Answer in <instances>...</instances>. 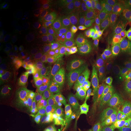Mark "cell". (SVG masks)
Here are the masks:
<instances>
[{"label": "cell", "mask_w": 131, "mask_h": 131, "mask_svg": "<svg viewBox=\"0 0 131 131\" xmlns=\"http://www.w3.org/2000/svg\"><path fill=\"white\" fill-rule=\"evenodd\" d=\"M118 86L131 88V68L127 64L118 69Z\"/></svg>", "instance_id": "obj_14"}, {"label": "cell", "mask_w": 131, "mask_h": 131, "mask_svg": "<svg viewBox=\"0 0 131 131\" xmlns=\"http://www.w3.org/2000/svg\"><path fill=\"white\" fill-rule=\"evenodd\" d=\"M96 124L91 118H86L81 121L77 126L76 131H95Z\"/></svg>", "instance_id": "obj_22"}, {"label": "cell", "mask_w": 131, "mask_h": 131, "mask_svg": "<svg viewBox=\"0 0 131 131\" xmlns=\"http://www.w3.org/2000/svg\"><path fill=\"white\" fill-rule=\"evenodd\" d=\"M35 131H45V130H40V129H35Z\"/></svg>", "instance_id": "obj_39"}, {"label": "cell", "mask_w": 131, "mask_h": 131, "mask_svg": "<svg viewBox=\"0 0 131 131\" xmlns=\"http://www.w3.org/2000/svg\"><path fill=\"white\" fill-rule=\"evenodd\" d=\"M103 95L104 101L109 105L114 106L121 103L118 86L107 87L104 90Z\"/></svg>", "instance_id": "obj_12"}, {"label": "cell", "mask_w": 131, "mask_h": 131, "mask_svg": "<svg viewBox=\"0 0 131 131\" xmlns=\"http://www.w3.org/2000/svg\"><path fill=\"white\" fill-rule=\"evenodd\" d=\"M126 114L124 111L115 112L107 119V131H119L126 126Z\"/></svg>", "instance_id": "obj_6"}, {"label": "cell", "mask_w": 131, "mask_h": 131, "mask_svg": "<svg viewBox=\"0 0 131 131\" xmlns=\"http://www.w3.org/2000/svg\"><path fill=\"white\" fill-rule=\"evenodd\" d=\"M42 92L40 88L35 87L32 89L29 98V105L32 108L38 107L42 101Z\"/></svg>", "instance_id": "obj_18"}, {"label": "cell", "mask_w": 131, "mask_h": 131, "mask_svg": "<svg viewBox=\"0 0 131 131\" xmlns=\"http://www.w3.org/2000/svg\"><path fill=\"white\" fill-rule=\"evenodd\" d=\"M60 124V119L56 114H51L46 119V125L50 129H55L58 127Z\"/></svg>", "instance_id": "obj_24"}, {"label": "cell", "mask_w": 131, "mask_h": 131, "mask_svg": "<svg viewBox=\"0 0 131 131\" xmlns=\"http://www.w3.org/2000/svg\"><path fill=\"white\" fill-rule=\"evenodd\" d=\"M121 29L117 24H109L103 31L100 38L98 52L101 54H106L111 44L121 34Z\"/></svg>", "instance_id": "obj_3"}, {"label": "cell", "mask_w": 131, "mask_h": 131, "mask_svg": "<svg viewBox=\"0 0 131 131\" xmlns=\"http://www.w3.org/2000/svg\"><path fill=\"white\" fill-rule=\"evenodd\" d=\"M86 14L88 17L94 21H100L105 19V15L103 11L97 7L91 6L88 8L86 11Z\"/></svg>", "instance_id": "obj_21"}, {"label": "cell", "mask_w": 131, "mask_h": 131, "mask_svg": "<svg viewBox=\"0 0 131 131\" xmlns=\"http://www.w3.org/2000/svg\"><path fill=\"white\" fill-rule=\"evenodd\" d=\"M124 3L122 1H114V0H105V1H98L96 3L98 7L106 12L112 10L122 8Z\"/></svg>", "instance_id": "obj_20"}, {"label": "cell", "mask_w": 131, "mask_h": 131, "mask_svg": "<svg viewBox=\"0 0 131 131\" xmlns=\"http://www.w3.org/2000/svg\"><path fill=\"white\" fill-rule=\"evenodd\" d=\"M109 25L106 19L100 21H94L83 27V33L87 41L94 42L100 38L103 31Z\"/></svg>", "instance_id": "obj_4"}, {"label": "cell", "mask_w": 131, "mask_h": 131, "mask_svg": "<svg viewBox=\"0 0 131 131\" xmlns=\"http://www.w3.org/2000/svg\"><path fill=\"white\" fill-rule=\"evenodd\" d=\"M120 93L121 104L126 108L131 107V88L125 86H118Z\"/></svg>", "instance_id": "obj_19"}, {"label": "cell", "mask_w": 131, "mask_h": 131, "mask_svg": "<svg viewBox=\"0 0 131 131\" xmlns=\"http://www.w3.org/2000/svg\"><path fill=\"white\" fill-rule=\"evenodd\" d=\"M129 65H130V68H131V61L130 62V64H129Z\"/></svg>", "instance_id": "obj_40"}, {"label": "cell", "mask_w": 131, "mask_h": 131, "mask_svg": "<svg viewBox=\"0 0 131 131\" xmlns=\"http://www.w3.org/2000/svg\"><path fill=\"white\" fill-rule=\"evenodd\" d=\"M57 37H58V32L56 28L52 26H49L46 27L41 32L38 42L42 47L47 48L52 46L55 43Z\"/></svg>", "instance_id": "obj_8"}, {"label": "cell", "mask_w": 131, "mask_h": 131, "mask_svg": "<svg viewBox=\"0 0 131 131\" xmlns=\"http://www.w3.org/2000/svg\"><path fill=\"white\" fill-rule=\"evenodd\" d=\"M1 85L10 91L15 85V80L12 77L7 75L3 78V80L1 81Z\"/></svg>", "instance_id": "obj_26"}, {"label": "cell", "mask_w": 131, "mask_h": 131, "mask_svg": "<svg viewBox=\"0 0 131 131\" xmlns=\"http://www.w3.org/2000/svg\"><path fill=\"white\" fill-rule=\"evenodd\" d=\"M13 3H14V4L15 5V6H18H18H21V5L25 4L26 1H18V0H16V1H13Z\"/></svg>", "instance_id": "obj_32"}, {"label": "cell", "mask_w": 131, "mask_h": 131, "mask_svg": "<svg viewBox=\"0 0 131 131\" xmlns=\"http://www.w3.org/2000/svg\"><path fill=\"white\" fill-rule=\"evenodd\" d=\"M97 80L100 84L106 85L107 87L118 86V69L114 68L106 64L103 67Z\"/></svg>", "instance_id": "obj_5"}, {"label": "cell", "mask_w": 131, "mask_h": 131, "mask_svg": "<svg viewBox=\"0 0 131 131\" xmlns=\"http://www.w3.org/2000/svg\"><path fill=\"white\" fill-rule=\"evenodd\" d=\"M95 131H107V130H104V129L98 128V129H96V130Z\"/></svg>", "instance_id": "obj_37"}, {"label": "cell", "mask_w": 131, "mask_h": 131, "mask_svg": "<svg viewBox=\"0 0 131 131\" xmlns=\"http://www.w3.org/2000/svg\"><path fill=\"white\" fill-rule=\"evenodd\" d=\"M64 46L63 45H61V44H58L56 46V47H55V49H57V50H61V49H62L64 47Z\"/></svg>", "instance_id": "obj_35"}, {"label": "cell", "mask_w": 131, "mask_h": 131, "mask_svg": "<svg viewBox=\"0 0 131 131\" xmlns=\"http://www.w3.org/2000/svg\"><path fill=\"white\" fill-rule=\"evenodd\" d=\"M35 125L37 129L45 130L46 125V120L41 113L38 112L35 116Z\"/></svg>", "instance_id": "obj_25"}, {"label": "cell", "mask_w": 131, "mask_h": 131, "mask_svg": "<svg viewBox=\"0 0 131 131\" xmlns=\"http://www.w3.org/2000/svg\"><path fill=\"white\" fill-rule=\"evenodd\" d=\"M57 69L58 72L66 75L73 72L75 69V59L70 55H64L60 57L57 64Z\"/></svg>", "instance_id": "obj_9"}, {"label": "cell", "mask_w": 131, "mask_h": 131, "mask_svg": "<svg viewBox=\"0 0 131 131\" xmlns=\"http://www.w3.org/2000/svg\"><path fill=\"white\" fill-rule=\"evenodd\" d=\"M102 66V60L97 54H91L84 59L83 67L89 72L98 71Z\"/></svg>", "instance_id": "obj_11"}, {"label": "cell", "mask_w": 131, "mask_h": 131, "mask_svg": "<svg viewBox=\"0 0 131 131\" xmlns=\"http://www.w3.org/2000/svg\"><path fill=\"white\" fill-rule=\"evenodd\" d=\"M15 118L19 119L26 126L32 124L33 122L32 113L27 107H19L13 111Z\"/></svg>", "instance_id": "obj_13"}, {"label": "cell", "mask_w": 131, "mask_h": 131, "mask_svg": "<svg viewBox=\"0 0 131 131\" xmlns=\"http://www.w3.org/2000/svg\"><path fill=\"white\" fill-rule=\"evenodd\" d=\"M51 131H64V130L63 129L61 128V127H57V128L52 129Z\"/></svg>", "instance_id": "obj_36"}, {"label": "cell", "mask_w": 131, "mask_h": 131, "mask_svg": "<svg viewBox=\"0 0 131 131\" xmlns=\"http://www.w3.org/2000/svg\"><path fill=\"white\" fill-rule=\"evenodd\" d=\"M9 90L6 89L4 86L1 85V103H6L7 101L9 95Z\"/></svg>", "instance_id": "obj_29"}, {"label": "cell", "mask_w": 131, "mask_h": 131, "mask_svg": "<svg viewBox=\"0 0 131 131\" xmlns=\"http://www.w3.org/2000/svg\"><path fill=\"white\" fill-rule=\"evenodd\" d=\"M61 37L65 40L67 45H70L75 41V36L72 31L68 28H64L61 32Z\"/></svg>", "instance_id": "obj_23"}, {"label": "cell", "mask_w": 131, "mask_h": 131, "mask_svg": "<svg viewBox=\"0 0 131 131\" xmlns=\"http://www.w3.org/2000/svg\"><path fill=\"white\" fill-rule=\"evenodd\" d=\"M95 1H83V3L86 6H91L94 3Z\"/></svg>", "instance_id": "obj_34"}, {"label": "cell", "mask_w": 131, "mask_h": 131, "mask_svg": "<svg viewBox=\"0 0 131 131\" xmlns=\"http://www.w3.org/2000/svg\"><path fill=\"white\" fill-rule=\"evenodd\" d=\"M42 57L41 54L37 51H33L30 57V63L32 66L38 67L41 63Z\"/></svg>", "instance_id": "obj_28"}, {"label": "cell", "mask_w": 131, "mask_h": 131, "mask_svg": "<svg viewBox=\"0 0 131 131\" xmlns=\"http://www.w3.org/2000/svg\"><path fill=\"white\" fill-rule=\"evenodd\" d=\"M26 95V89L22 84L16 86L9 96V103L12 106L16 105L23 101Z\"/></svg>", "instance_id": "obj_15"}, {"label": "cell", "mask_w": 131, "mask_h": 131, "mask_svg": "<svg viewBox=\"0 0 131 131\" xmlns=\"http://www.w3.org/2000/svg\"><path fill=\"white\" fill-rule=\"evenodd\" d=\"M56 68L51 64L44 63L39 66L38 72L42 78L50 80L56 75Z\"/></svg>", "instance_id": "obj_17"}, {"label": "cell", "mask_w": 131, "mask_h": 131, "mask_svg": "<svg viewBox=\"0 0 131 131\" xmlns=\"http://www.w3.org/2000/svg\"><path fill=\"white\" fill-rule=\"evenodd\" d=\"M131 52V30L121 33L108 49L107 57L118 53Z\"/></svg>", "instance_id": "obj_2"}, {"label": "cell", "mask_w": 131, "mask_h": 131, "mask_svg": "<svg viewBox=\"0 0 131 131\" xmlns=\"http://www.w3.org/2000/svg\"><path fill=\"white\" fill-rule=\"evenodd\" d=\"M119 131H131V126H126Z\"/></svg>", "instance_id": "obj_33"}, {"label": "cell", "mask_w": 131, "mask_h": 131, "mask_svg": "<svg viewBox=\"0 0 131 131\" xmlns=\"http://www.w3.org/2000/svg\"><path fill=\"white\" fill-rule=\"evenodd\" d=\"M10 126L13 131H24L26 129L25 124L19 119L16 118L12 119Z\"/></svg>", "instance_id": "obj_27"}, {"label": "cell", "mask_w": 131, "mask_h": 131, "mask_svg": "<svg viewBox=\"0 0 131 131\" xmlns=\"http://www.w3.org/2000/svg\"><path fill=\"white\" fill-rule=\"evenodd\" d=\"M22 18V10L14 4L9 5L1 13V23H17Z\"/></svg>", "instance_id": "obj_7"}, {"label": "cell", "mask_w": 131, "mask_h": 131, "mask_svg": "<svg viewBox=\"0 0 131 131\" xmlns=\"http://www.w3.org/2000/svg\"><path fill=\"white\" fill-rule=\"evenodd\" d=\"M6 61L4 55H3L2 53H1V69H4L6 66Z\"/></svg>", "instance_id": "obj_31"}, {"label": "cell", "mask_w": 131, "mask_h": 131, "mask_svg": "<svg viewBox=\"0 0 131 131\" xmlns=\"http://www.w3.org/2000/svg\"><path fill=\"white\" fill-rule=\"evenodd\" d=\"M127 117V122L126 126H131V107L126 108L124 110Z\"/></svg>", "instance_id": "obj_30"}, {"label": "cell", "mask_w": 131, "mask_h": 131, "mask_svg": "<svg viewBox=\"0 0 131 131\" xmlns=\"http://www.w3.org/2000/svg\"><path fill=\"white\" fill-rule=\"evenodd\" d=\"M125 17V12L122 8H118L106 13L105 19L109 24H116L120 22Z\"/></svg>", "instance_id": "obj_16"}, {"label": "cell", "mask_w": 131, "mask_h": 131, "mask_svg": "<svg viewBox=\"0 0 131 131\" xmlns=\"http://www.w3.org/2000/svg\"><path fill=\"white\" fill-rule=\"evenodd\" d=\"M131 61V52L118 53L107 57V64L114 68L119 69Z\"/></svg>", "instance_id": "obj_10"}, {"label": "cell", "mask_w": 131, "mask_h": 131, "mask_svg": "<svg viewBox=\"0 0 131 131\" xmlns=\"http://www.w3.org/2000/svg\"><path fill=\"white\" fill-rule=\"evenodd\" d=\"M24 131H35V130H33L32 129H26Z\"/></svg>", "instance_id": "obj_38"}, {"label": "cell", "mask_w": 131, "mask_h": 131, "mask_svg": "<svg viewBox=\"0 0 131 131\" xmlns=\"http://www.w3.org/2000/svg\"><path fill=\"white\" fill-rule=\"evenodd\" d=\"M88 94V87L84 82L78 80L72 83L64 93V100L67 104L75 106L83 103Z\"/></svg>", "instance_id": "obj_1"}]
</instances>
